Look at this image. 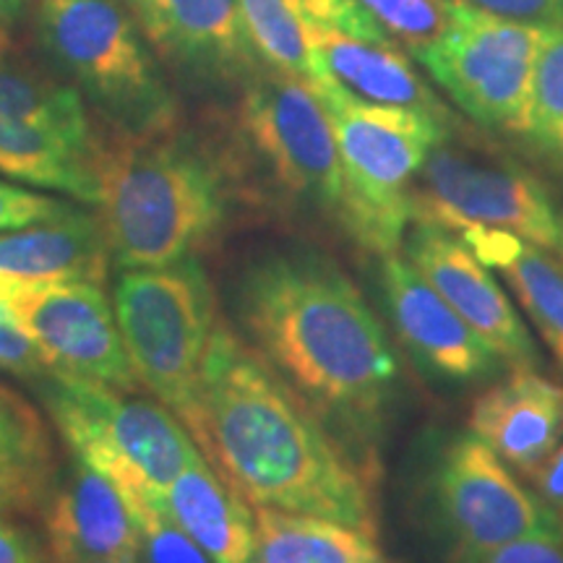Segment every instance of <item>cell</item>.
Here are the masks:
<instances>
[{"label": "cell", "instance_id": "6da1fadb", "mask_svg": "<svg viewBox=\"0 0 563 563\" xmlns=\"http://www.w3.org/2000/svg\"><path fill=\"white\" fill-rule=\"evenodd\" d=\"M183 426L251 506L376 534L371 475L269 363L220 319Z\"/></svg>", "mask_w": 563, "mask_h": 563}, {"label": "cell", "instance_id": "7a4b0ae2", "mask_svg": "<svg viewBox=\"0 0 563 563\" xmlns=\"http://www.w3.org/2000/svg\"><path fill=\"white\" fill-rule=\"evenodd\" d=\"M245 340L321 415L368 426L397 382V357L382 323L332 258L272 253L238 287Z\"/></svg>", "mask_w": 563, "mask_h": 563}, {"label": "cell", "instance_id": "3957f363", "mask_svg": "<svg viewBox=\"0 0 563 563\" xmlns=\"http://www.w3.org/2000/svg\"><path fill=\"white\" fill-rule=\"evenodd\" d=\"M95 178L97 217L121 269L196 258L228 217V173L173 123L97 139Z\"/></svg>", "mask_w": 563, "mask_h": 563}, {"label": "cell", "instance_id": "277c9868", "mask_svg": "<svg viewBox=\"0 0 563 563\" xmlns=\"http://www.w3.org/2000/svg\"><path fill=\"white\" fill-rule=\"evenodd\" d=\"M313 91L332 121L340 152V220L363 249L391 256L412 222V183L428 154L449 139L443 118L361 100L334 79Z\"/></svg>", "mask_w": 563, "mask_h": 563}, {"label": "cell", "instance_id": "5b68a950", "mask_svg": "<svg viewBox=\"0 0 563 563\" xmlns=\"http://www.w3.org/2000/svg\"><path fill=\"white\" fill-rule=\"evenodd\" d=\"M112 311L139 384L183 420L220 323L199 258L123 269L112 292Z\"/></svg>", "mask_w": 563, "mask_h": 563}, {"label": "cell", "instance_id": "8992f818", "mask_svg": "<svg viewBox=\"0 0 563 563\" xmlns=\"http://www.w3.org/2000/svg\"><path fill=\"white\" fill-rule=\"evenodd\" d=\"M42 397L76 456L118 485L146 481L165 490L201 456L170 407L136 391L53 371Z\"/></svg>", "mask_w": 563, "mask_h": 563}, {"label": "cell", "instance_id": "52a82bcc", "mask_svg": "<svg viewBox=\"0 0 563 563\" xmlns=\"http://www.w3.org/2000/svg\"><path fill=\"white\" fill-rule=\"evenodd\" d=\"M40 34L55 60L123 131L175 121L165 76L118 0H40Z\"/></svg>", "mask_w": 563, "mask_h": 563}, {"label": "cell", "instance_id": "ba28073f", "mask_svg": "<svg viewBox=\"0 0 563 563\" xmlns=\"http://www.w3.org/2000/svg\"><path fill=\"white\" fill-rule=\"evenodd\" d=\"M551 30L449 0V26L415 55L475 123L525 136L534 63Z\"/></svg>", "mask_w": 563, "mask_h": 563}, {"label": "cell", "instance_id": "9c48e42d", "mask_svg": "<svg viewBox=\"0 0 563 563\" xmlns=\"http://www.w3.org/2000/svg\"><path fill=\"white\" fill-rule=\"evenodd\" d=\"M238 133L282 196L340 214L342 165L332 121L306 81L253 66L238 102Z\"/></svg>", "mask_w": 563, "mask_h": 563}, {"label": "cell", "instance_id": "30bf717a", "mask_svg": "<svg viewBox=\"0 0 563 563\" xmlns=\"http://www.w3.org/2000/svg\"><path fill=\"white\" fill-rule=\"evenodd\" d=\"M412 220L462 228L506 230L538 249L555 251L563 224L551 199L532 175L509 165L475 157L441 141L428 154L410 191Z\"/></svg>", "mask_w": 563, "mask_h": 563}, {"label": "cell", "instance_id": "8fae6325", "mask_svg": "<svg viewBox=\"0 0 563 563\" xmlns=\"http://www.w3.org/2000/svg\"><path fill=\"white\" fill-rule=\"evenodd\" d=\"M0 308L37 344L53 371L118 389H141L115 311L95 282L0 279Z\"/></svg>", "mask_w": 563, "mask_h": 563}, {"label": "cell", "instance_id": "7c38bea8", "mask_svg": "<svg viewBox=\"0 0 563 563\" xmlns=\"http://www.w3.org/2000/svg\"><path fill=\"white\" fill-rule=\"evenodd\" d=\"M439 511L464 561L525 534L553 530L545 506L522 488L501 456L473 433L443 452L439 467Z\"/></svg>", "mask_w": 563, "mask_h": 563}, {"label": "cell", "instance_id": "4fadbf2b", "mask_svg": "<svg viewBox=\"0 0 563 563\" xmlns=\"http://www.w3.org/2000/svg\"><path fill=\"white\" fill-rule=\"evenodd\" d=\"M407 262L460 313L473 332L511 368H534L538 352L522 319L488 266L454 232L415 222L407 241Z\"/></svg>", "mask_w": 563, "mask_h": 563}, {"label": "cell", "instance_id": "5bb4252c", "mask_svg": "<svg viewBox=\"0 0 563 563\" xmlns=\"http://www.w3.org/2000/svg\"><path fill=\"white\" fill-rule=\"evenodd\" d=\"M51 563L139 559V527L123 490L81 456L42 509Z\"/></svg>", "mask_w": 563, "mask_h": 563}, {"label": "cell", "instance_id": "9a60e30c", "mask_svg": "<svg viewBox=\"0 0 563 563\" xmlns=\"http://www.w3.org/2000/svg\"><path fill=\"white\" fill-rule=\"evenodd\" d=\"M382 277L399 340L428 371L452 382H475L496 371L493 350L407 258L386 256Z\"/></svg>", "mask_w": 563, "mask_h": 563}, {"label": "cell", "instance_id": "2e32d148", "mask_svg": "<svg viewBox=\"0 0 563 563\" xmlns=\"http://www.w3.org/2000/svg\"><path fill=\"white\" fill-rule=\"evenodd\" d=\"M162 55L199 74H245L258 66L238 0H125Z\"/></svg>", "mask_w": 563, "mask_h": 563}, {"label": "cell", "instance_id": "e0dca14e", "mask_svg": "<svg viewBox=\"0 0 563 563\" xmlns=\"http://www.w3.org/2000/svg\"><path fill=\"white\" fill-rule=\"evenodd\" d=\"M470 433L530 477L563 439V386L532 368L485 389L470 410Z\"/></svg>", "mask_w": 563, "mask_h": 563}, {"label": "cell", "instance_id": "ac0fdd59", "mask_svg": "<svg viewBox=\"0 0 563 563\" xmlns=\"http://www.w3.org/2000/svg\"><path fill=\"white\" fill-rule=\"evenodd\" d=\"M110 262L100 217L76 207L55 220L0 232V279H81L102 285Z\"/></svg>", "mask_w": 563, "mask_h": 563}, {"label": "cell", "instance_id": "d6986e66", "mask_svg": "<svg viewBox=\"0 0 563 563\" xmlns=\"http://www.w3.org/2000/svg\"><path fill=\"white\" fill-rule=\"evenodd\" d=\"M95 152L91 125L0 121V175L26 186L95 203Z\"/></svg>", "mask_w": 563, "mask_h": 563}, {"label": "cell", "instance_id": "ffe728a7", "mask_svg": "<svg viewBox=\"0 0 563 563\" xmlns=\"http://www.w3.org/2000/svg\"><path fill=\"white\" fill-rule=\"evenodd\" d=\"M167 511L214 563H251L253 506L201 456L162 490Z\"/></svg>", "mask_w": 563, "mask_h": 563}, {"label": "cell", "instance_id": "44dd1931", "mask_svg": "<svg viewBox=\"0 0 563 563\" xmlns=\"http://www.w3.org/2000/svg\"><path fill=\"white\" fill-rule=\"evenodd\" d=\"M308 42L334 81L361 100L426 110L446 118L433 91L420 81L410 60L389 40H363L327 26H306Z\"/></svg>", "mask_w": 563, "mask_h": 563}, {"label": "cell", "instance_id": "7402d4cb", "mask_svg": "<svg viewBox=\"0 0 563 563\" xmlns=\"http://www.w3.org/2000/svg\"><path fill=\"white\" fill-rule=\"evenodd\" d=\"M488 269L504 274L545 347L563 368V264L551 251L506 230L462 228L454 232Z\"/></svg>", "mask_w": 563, "mask_h": 563}, {"label": "cell", "instance_id": "603a6c76", "mask_svg": "<svg viewBox=\"0 0 563 563\" xmlns=\"http://www.w3.org/2000/svg\"><path fill=\"white\" fill-rule=\"evenodd\" d=\"M55 483L58 462L40 412L0 386V514H42Z\"/></svg>", "mask_w": 563, "mask_h": 563}, {"label": "cell", "instance_id": "cb8c5ba5", "mask_svg": "<svg viewBox=\"0 0 563 563\" xmlns=\"http://www.w3.org/2000/svg\"><path fill=\"white\" fill-rule=\"evenodd\" d=\"M251 563H386L376 534L311 514L253 506Z\"/></svg>", "mask_w": 563, "mask_h": 563}, {"label": "cell", "instance_id": "d4e9b609", "mask_svg": "<svg viewBox=\"0 0 563 563\" xmlns=\"http://www.w3.org/2000/svg\"><path fill=\"white\" fill-rule=\"evenodd\" d=\"M249 40L266 66L285 70L316 89L332 76L308 42L306 26L287 0H238Z\"/></svg>", "mask_w": 563, "mask_h": 563}, {"label": "cell", "instance_id": "484cf974", "mask_svg": "<svg viewBox=\"0 0 563 563\" xmlns=\"http://www.w3.org/2000/svg\"><path fill=\"white\" fill-rule=\"evenodd\" d=\"M139 527V561L141 563H214L194 538L175 522L167 511L157 485L139 481L118 485Z\"/></svg>", "mask_w": 563, "mask_h": 563}, {"label": "cell", "instance_id": "4316f807", "mask_svg": "<svg viewBox=\"0 0 563 563\" xmlns=\"http://www.w3.org/2000/svg\"><path fill=\"white\" fill-rule=\"evenodd\" d=\"M525 136L545 157L563 162V26H553L534 63Z\"/></svg>", "mask_w": 563, "mask_h": 563}, {"label": "cell", "instance_id": "83f0119b", "mask_svg": "<svg viewBox=\"0 0 563 563\" xmlns=\"http://www.w3.org/2000/svg\"><path fill=\"white\" fill-rule=\"evenodd\" d=\"M0 121L91 125L79 91L26 70H0Z\"/></svg>", "mask_w": 563, "mask_h": 563}, {"label": "cell", "instance_id": "f1b7e54d", "mask_svg": "<svg viewBox=\"0 0 563 563\" xmlns=\"http://www.w3.org/2000/svg\"><path fill=\"white\" fill-rule=\"evenodd\" d=\"M391 37L420 51L449 26V0H361Z\"/></svg>", "mask_w": 563, "mask_h": 563}, {"label": "cell", "instance_id": "f546056e", "mask_svg": "<svg viewBox=\"0 0 563 563\" xmlns=\"http://www.w3.org/2000/svg\"><path fill=\"white\" fill-rule=\"evenodd\" d=\"M70 209L68 201L34 194L24 186L0 180V232L30 228V224L55 220Z\"/></svg>", "mask_w": 563, "mask_h": 563}, {"label": "cell", "instance_id": "4dcf8cb0", "mask_svg": "<svg viewBox=\"0 0 563 563\" xmlns=\"http://www.w3.org/2000/svg\"><path fill=\"white\" fill-rule=\"evenodd\" d=\"M0 371L34 378V382H42V378L53 373L51 363L45 361L37 344L21 332L3 308H0Z\"/></svg>", "mask_w": 563, "mask_h": 563}, {"label": "cell", "instance_id": "1f68e13d", "mask_svg": "<svg viewBox=\"0 0 563 563\" xmlns=\"http://www.w3.org/2000/svg\"><path fill=\"white\" fill-rule=\"evenodd\" d=\"M467 563H563V540L555 530H540L493 548Z\"/></svg>", "mask_w": 563, "mask_h": 563}, {"label": "cell", "instance_id": "d6a6232c", "mask_svg": "<svg viewBox=\"0 0 563 563\" xmlns=\"http://www.w3.org/2000/svg\"><path fill=\"white\" fill-rule=\"evenodd\" d=\"M462 3L525 24L563 26V0H462Z\"/></svg>", "mask_w": 563, "mask_h": 563}, {"label": "cell", "instance_id": "836d02e7", "mask_svg": "<svg viewBox=\"0 0 563 563\" xmlns=\"http://www.w3.org/2000/svg\"><path fill=\"white\" fill-rule=\"evenodd\" d=\"M540 504L545 506L548 519L553 511L563 509V443L553 449V454L530 475Z\"/></svg>", "mask_w": 563, "mask_h": 563}, {"label": "cell", "instance_id": "e575fe53", "mask_svg": "<svg viewBox=\"0 0 563 563\" xmlns=\"http://www.w3.org/2000/svg\"><path fill=\"white\" fill-rule=\"evenodd\" d=\"M0 563H42V555L24 534L0 522Z\"/></svg>", "mask_w": 563, "mask_h": 563}, {"label": "cell", "instance_id": "d590c367", "mask_svg": "<svg viewBox=\"0 0 563 563\" xmlns=\"http://www.w3.org/2000/svg\"><path fill=\"white\" fill-rule=\"evenodd\" d=\"M26 0H0V30L9 32V26L21 16Z\"/></svg>", "mask_w": 563, "mask_h": 563}, {"label": "cell", "instance_id": "8d00e7d4", "mask_svg": "<svg viewBox=\"0 0 563 563\" xmlns=\"http://www.w3.org/2000/svg\"><path fill=\"white\" fill-rule=\"evenodd\" d=\"M5 53H9V32L0 30V63H3Z\"/></svg>", "mask_w": 563, "mask_h": 563}, {"label": "cell", "instance_id": "74e56055", "mask_svg": "<svg viewBox=\"0 0 563 563\" xmlns=\"http://www.w3.org/2000/svg\"><path fill=\"white\" fill-rule=\"evenodd\" d=\"M89 563H141L139 559H104V561H89Z\"/></svg>", "mask_w": 563, "mask_h": 563}, {"label": "cell", "instance_id": "f35d334b", "mask_svg": "<svg viewBox=\"0 0 563 563\" xmlns=\"http://www.w3.org/2000/svg\"><path fill=\"white\" fill-rule=\"evenodd\" d=\"M287 3H290V5H292V9H295V11H298V16H300V3H302V0H287Z\"/></svg>", "mask_w": 563, "mask_h": 563}, {"label": "cell", "instance_id": "ab89813d", "mask_svg": "<svg viewBox=\"0 0 563 563\" xmlns=\"http://www.w3.org/2000/svg\"><path fill=\"white\" fill-rule=\"evenodd\" d=\"M559 251H561V256H563V232H561V243H559Z\"/></svg>", "mask_w": 563, "mask_h": 563}]
</instances>
